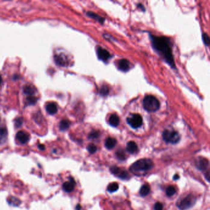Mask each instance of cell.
<instances>
[{"instance_id":"cell-7","label":"cell","mask_w":210,"mask_h":210,"mask_svg":"<svg viewBox=\"0 0 210 210\" xmlns=\"http://www.w3.org/2000/svg\"><path fill=\"white\" fill-rule=\"evenodd\" d=\"M96 52L98 58L104 62H107L112 57V56L107 50L100 46H98L97 48Z\"/></svg>"},{"instance_id":"cell-19","label":"cell","mask_w":210,"mask_h":210,"mask_svg":"<svg viewBox=\"0 0 210 210\" xmlns=\"http://www.w3.org/2000/svg\"><path fill=\"white\" fill-rule=\"evenodd\" d=\"M116 144V141L115 139L112 138H109L106 140L105 142V146L108 149V150H111L113 148Z\"/></svg>"},{"instance_id":"cell-29","label":"cell","mask_w":210,"mask_h":210,"mask_svg":"<svg viewBox=\"0 0 210 210\" xmlns=\"http://www.w3.org/2000/svg\"><path fill=\"white\" fill-rule=\"evenodd\" d=\"M37 101V98L35 97H28L27 98V103L29 105H33L35 104Z\"/></svg>"},{"instance_id":"cell-5","label":"cell","mask_w":210,"mask_h":210,"mask_svg":"<svg viewBox=\"0 0 210 210\" xmlns=\"http://www.w3.org/2000/svg\"><path fill=\"white\" fill-rule=\"evenodd\" d=\"M196 202V199L192 195H189L177 204L178 208L181 210H186L192 208Z\"/></svg>"},{"instance_id":"cell-32","label":"cell","mask_w":210,"mask_h":210,"mask_svg":"<svg viewBox=\"0 0 210 210\" xmlns=\"http://www.w3.org/2000/svg\"><path fill=\"white\" fill-rule=\"evenodd\" d=\"M22 118H19L16 120V126L17 127L20 126L22 125Z\"/></svg>"},{"instance_id":"cell-9","label":"cell","mask_w":210,"mask_h":210,"mask_svg":"<svg viewBox=\"0 0 210 210\" xmlns=\"http://www.w3.org/2000/svg\"><path fill=\"white\" fill-rule=\"evenodd\" d=\"M76 183L73 177H70L67 181H65L62 184L63 190L67 193H70L73 191L75 187Z\"/></svg>"},{"instance_id":"cell-12","label":"cell","mask_w":210,"mask_h":210,"mask_svg":"<svg viewBox=\"0 0 210 210\" xmlns=\"http://www.w3.org/2000/svg\"><path fill=\"white\" fill-rule=\"evenodd\" d=\"M209 162L207 159L203 158V157H200L196 162V167L201 171L205 170L207 167H208Z\"/></svg>"},{"instance_id":"cell-1","label":"cell","mask_w":210,"mask_h":210,"mask_svg":"<svg viewBox=\"0 0 210 210\" xmlns=\"http://www.w3.org/2000/svg\"><path fill=\"white\" fill-rule=\"evenodd\" d=\"M152 46L160 57L173 69L176 68L172 52V44L167 37L149 35Z\"/></svg>"},{"instance_id":"cell-3","label":"cell","mask_w":210,"mask_h":210,"mask_svg":"<svg viewBox=\"0 0 210 210\" xmlns=\"http://www.w3.org/2000/svg\"><path fill=\"white\" fill-rule=\"evenodd\" d=\"M143 106L148 112H154L158 110L160 107L159 100L154 96L147 95L143 100Z\"/></svg>"},{"instance_id":"cell-27","label":"cell","mask_w":210,"mask_h":210,"mask_svg":"<svg viewBox=\"0 0 210 210\" xmlns=\"http://www.w3.org/2000/svg\"><path fill=\"white\" fill-rule=\"evenodd\" d=\"M116 156L118 159L120 160H124L126 158L125 153L123 152L122 150H119L118 151H117L116 152Z\"/></svg>"},{"instance_id":"cell-17","label":"cell","mask_w":210,"mask_h":210,"mask_svg":"<svg viewBox=\"0 0 210 210\" xmlns=\"http://www.w3.org/2000/svg\"><path fill=\"white\" fill-rule=\"evenodd\" d=\"M46 109L48 113L51 115L56 114L57 112V105L54 102H50L46 106Z\"/></svg>"},{"instance_id":"cell-13","label":"cell","mask_w":210,"mask_h":210,"mask_svg":"<svg viewBox=\"0 0 210 210\" xmlns=\"http://www.w3.org/2000/svg\"><path fill=\"white\" fill-rule=\"evenodd\" d=\"M8 139V131L5 126H0V145H4Z\"/></svg>"},{"instance_id":"cell-31","label":"cell","mask_w":210,"mask_h":210,"mask_svg":"<svg viewBox=\"0 0 210 210\" xmlns=\"http://www.w3.org/2000/svg\"><path fill=\"white\" fill-rule=\"evenodd\" d=\"M163 206L161 203L157 202L155 204V206H154L155 210H163Z\"/></svg>"},{"instance_id":"cell-25","label":"cell","mask_w":210,"mask_h":210,"mask_svg":"<svg viewBox=\"0 0 210 210\" xmlns=\"http://www.w3.org/2000/svg\"><path fill=\"white\" fill-rule=\"evenodd\" d=\"M109 93V89L107 86L103 85L101 87L100 89V94L102 96H107L108 95Z\"/></svg>"},{"instance_id":"cell-22","label":"cell","mask_w":210,"mask_h":210,"mask_svg":"<svg viewBox=\"0 0 210 210\" xmlns=\"http://www.w3.org/2000/svg\"><path fill=\"white\" fill-rule=\"evenodd\" d=\"M24 92L27 95H33L35 92V89L32 86H27L24 89Z\"/></svg>"},{"instance_id":"cell-16","label":"cell","mask_w":210,"mask_h":210,"mask_svg":"<svg viewBox=\"0 0 210 210\" xmlns=\"http://www.w3.org/2000/svg\"><path fill=\"white\" fill-rule=\"evenodd\" d=\"M86 15L88 17L91 18L97 21V22H99L100 24H103V22H105V18H103V17L100 16L99 15L96 14L94 12H91V11H88V12H86Z\"/></svg>"},{"instance_id":"cell-18","label":"cell","mask_w":210,"mask_h":210,"mask_svg":"<svg viewBox=\"0 0 210 210\" xmlns=\"http://www.w3.org/2000/svg\"><path fill=\"white\" fill-rule=\"evenodd\" d=\"M109 123L111 126H113V127H116L118 126L119 123V116L113 113L112 115H111V116L109 118Z\"/></svg>"},{"instance_id":"cell-20","label":"cell","mask_w":210,"mask_h":210,"mask_svg":"<svg viewBox=\"0 0 210 210\" xmlns=\"http://www.w3.org/2000/svg\"><path fill=\"white\" fill-rule=\"evenodd\" d=\"M151 191V188L150 186L147 184H145L142 186V187L140 189V194L141 196L142 197H145L150 193Z\"/></svg>"},{"instance_id":"cell-30","label":"cell","mask_w":210,"mask_h":210,"mask_svg":"<svg viewBox=\"0 0 210 210\" xmlns=\"http://www.w3.org/2000/svg\"><path fill=\"white\" fill-rule=\"evenodd\" d=\"M203 41L206 46H208L209 44V38L208 35L206 33L203 34Z\"/></svg>"},{"instance_id":"cell-8","label":"cell","mask_w":210,"mask_h":210,"mask_svg":"<svg viewBox=\"0 0 210 210\" xmlns=\"http://www.w3.org/2000/svg\"><path fill=\"white\" fill-rule=\"evenodd\" d=\"M110 172L119 177V179H122L123 180H128L130 178V176L129 174L125 170H123L119 168L113 166L110 168Z\"/></svg>"},{"instance_id":"cell-28","label":"cell","mask_w":210,"mask_h":210,"mask_svg":"<svg viewBox=\"0 0 210 210\" xmlns=\"http://www.w3.org/2000/svg\"><path fill=\"white\" fill-rule=\"evenodd\" d=\"M87 149H88V152H89L90 154H94V153L96 152V151H97V147H96V146L95 145H94V144H90V145H88Z\"/></svg>"},{"instance_id":"cell-33","label":"cell","mask_w":210,"mask_h":210,"mask_svg":"<svg viewBox=\"0 0 210 210\" xmlns=\"http://www.w3.org/2000/svg\"><path fill=\"white\" fill-rule=\"evenodd\" d=\"M205 178L206 179L207 181L209 182V180H210V174H209V171H208V172L205 174Z\"/></svg>"},{"instance_id":"cell-11","label":"cell","mask_w":210,"mask_h":210,"mask_svg":"<svg viewBox=\"0 0 210 210\" xmlns=\"http://www.w3.org/2000/svg\"><path fill=\"white\" fill-rule=\"evenodd\" d=\"M130 62L127 59H120L117 63V67L119 70L126 72H128L130 68Z\"/></svg>"},{"instance_id":"cell-24","label":"cell","mask_w":210,"mask_h":210,"mask_svg":"<svg viewBox=\"0 0 210 210\" xmlns=\"http://www.w3.org/2000/svg\"><path fill=\"white\" fill-rule=\"evenodd\" d=\"M176 193V189L173 186H169L166 190V193L168 197L173 196Z\"/></svg>"},{"instance_id":"cell-23","label":"cell","mask_w":210,"mask_h":210,"mask_svg":"<svg viewBox=\"0 0 210 210\" xmlns=\"http://www.w3.org/2000/svg\"><path fill=\"white\" fill-rule=\"evenodd\" d=\"M118 188H119L118 184L116 183H113L110 184L108 186L107 190L110 193H113V192L117 191L118 190Z\"/></svg>"},{"instance_id":"cell-36","label":"cell","mask_w":210,"mask_h":210,"mask_svg":"<svg viewBox=\"0 0 210 210\" xmlns=\"http://www.w3.org/2000/svg\"><path fill=\"white\" fill-rule=\"evenodd\" d=\"M2 82V77L0 76V85H1Z\"/></svg>"},{"instance_id":"cell-26","label":"cell","mask_w":210,"mask_h":210,"mask_svg":"<svg viewBox=\"0 0 210 210\" xmlns=\"http://www.w3.org/2000/svg\"><path fill=\"white\" fill-rule=\"evenodd\" d=\"M100 135V132L98 131H92L91 132H90V134H89L88 136V138L91 139H96L97 138H99Z\"/></svg>"},{"instance_id":"cell-14","label":"cell","mask_w":210,"mask_h":210,"mask_svg":"<svg viewBox=\"0 0 210 210\" xmlns=\"http://www.w3.org/2000/svg\"><path fill=\"white\" fill-rule=\"evenodd\" d=\"M126 151L131 154H133L135 152H136L138 147L137 144H136V142L134 141H129V142H128L127 145H126Z\"/></svg>"},{"instance_id":"cell-10","label":"cell","mask_w":210,"mask_h":210,"mask_svg":"<svg viewBox=\"0 0 210 210\" xmlns=\"http://www.w3.org/2000/svg\"><path fill=\"white\" fill-rule=\"evenodd\" d=\"M30 139L29 134L23 131H19L16 134V140L21 144H27Z\"/></svg>"},{"instance_id":"cell-2","label":"cell","mask_w":210,"mask_h":210,"mask_svg":"<svg viewBox=\"0 0 210 210\" xmlns=\"http://www.w3.org/2000/svg\"><path fill=\"white\" fill-rule=\"evenodd\" d=\"M154 167L153 161L150 159H141L132 164L130 170L132 172L146 171Z\"/></svg>"},{"instance_id":"cell-35","label":"cell","mask_w":210,"mask_h":210,"mask_svg":"<svg viewBox=\"0 0 210 210\" xmlns=\"http://www.w3.org/2000/svg\"><path fill=\"white\" fill-rule=\"evenodd\" d=\"M179 178H180V177H179V176L178 174H175V175L174 176V177H173V179L175 180V181H176V180L179 179Z\"/></svg>"},{"instance_id":"cell-34","label":"cell","mask_w":210,"mask_h":210,"mask_svg":"<svg viewBox=\"0 0 210 210\" xmlns=\"http://www.w3.org/2000/svg\"><path fill=\"white\" fill-rule=\"evenodd\" d=\"M138 8H141V10H142V11H145V8H144V7L143 6V5H141V4H139L138 5Z\"/></svg>"},{"instance_id":"cell-15","label":"cell","mask_w":210,"mask_h":210,"mask_svg":"<svg viewBox=\"0 0 210 210\" xmlns=\"http://www.w3.org/2000/svg\"><path fill=\"white\" fill-rule=\"evenodd\" d=\"M54 61L56 63L61 66H65L67 64V60L62 55H56L54 56Z\"/></svg>"},{"instance_id":"cell-21","label":"cell","mask_w":210,"mask_h":210,"mask_svg":"<svg viewBox=\"0 0 210 210\" xmlns=\"http://www.w3.org/2000/svg\"><path fill=\"white\" fill-rule=\"evenodd\" d=\"M70 126V122L66 119H64L60 122L59 124V128L61 131H65L67 130Z\"/></svg>"},{"instance_id":"cell-4","label":"cell","mask_w":210,"mask_h":210,"mask_svg":"<svg viewBox=\"0 0 210 210\" xmlns=\"http://www.w3.org/2000/svg\"><path fill=\"white\" fill-rule=\"evenodd\" d=\"M163 138L164 141L173 144H177L181 139L178 132L174 130H164L163 132Z\"/></svg>"},{"instance_id":"cell-6","label":"cell","mask_w":210,"mask_h":210,"mask_svg":"<svg viewBox=\"0 0 210 210\" xmlns=\"http://www.w3.org/2000/svg\"><path fill=\"white\" fill-rule=\"evenodd\" d=\"M126 122L132 128L136 129L142 125V118L139 114L134 113L127 118Z\"/></svg>"}]
</instances>
